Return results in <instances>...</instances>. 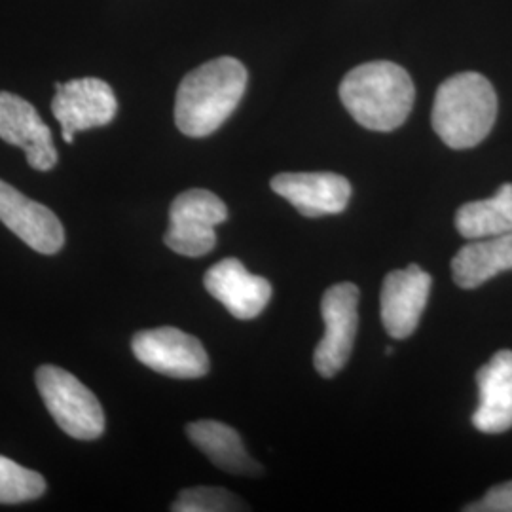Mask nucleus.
Segmentation results:
<instances>
[{"label":"nucleus","instance_id":"9b49d317","mask_svg":"<svg viewBox=\"0 0 512 512\" xmlns=\"http://www.w3.org/2000/svg\"><path fill=\"white\" fill-rule=\"evenodd\" d=\"M0 139L23 148L27 164L37 171H50L59 160L52 129L29 101L14 93L0 92Z\"/></svg>","mask_w":512,"mask_h":512},{"label":"nucleus","instance_id":"6e6552de","mask_svg":"<svg viewBox=\"0 0 512 512\" xmlns=\"http://www.w3.org/2000/svg\"><path fill=\"white\" fill-rule=\"evenodd\" d=\"M55 90L52 112L67 145L74 143L78 131L109 126L118 112L116 95L105 80L76 78L63 84L57 82Z\"/></svg>","mask_w":512,"mask_h":512},{"label":"nucleus","instance_id":"f3484780","mask_svg":"<svg viewBox=\"0 0 512 512\" xmlns=\"http://www.w3.org/2000/svg\"><path fill=\"white\" fill-rule=\"evenodd\" d=\"M456 228L469 241L512 232V184L499 186L488 200L461 205L456 213Z\"/></svg>","mask_w":512,"mask_h":512},{"label":"nucleus","instance_id":"1a4fd4ad","mask_svg":"<svg viewBox=\"0 0 512 512\" xmlns=\"http://www.w3.org/2000/svg\"><path fill=\"white\" fill-rule=\"evenodd\" d=\"M0 222L25 245L42 255H55L65 245V230L52 209L23 196L0 179Z\"/></svg>","mask_w":512,"mask_h":512},{"label":"nucleus","instance_id":"423d86ee","mask_svg":"<svg viewBox=\"0 0 512 512\" xmlns=\"http://www.w3.org/2000/svg\"><path fill=\"white\" fill-rule=\"evenodd\" d=\"M359 287L338 283L321 300L325 334L315 348L313 365L319 376L332 378L348 365L359 327Z\"/></svg>","mask_w":512,"mask_h":512},{"label":"nucleus","instance_id":"0eeeda50","mask_svg":"<svg viewBox=\"0 0 512 512\" xmlns=\"http://www.w3.org/2000/svg\"><path fill=\"white\" fill-rule=\"evenodd\" d=\"M139 363L169 378L196 380L209 372V357L202 342L175 327L141 330L131 340Z\"/></svg>","mask_w":512,"mask_h":512},{"label":"nucleus","instance_id":"f257e3e1","mask_svg":"<svg viewBox=\"0 0 512 512\" xmlns=\"http://www.w3.org/2000/svg\"><path fill=\"white\" fill-rule=\"evenodd\" d=\"M247 88V69L236 57H219L186 74L175 99V124L186 137L202 139L238 109Z\"/></svg>","mask_w":512,"mask_h":512},{"label":"nucleus","instance_id":"6ab92c4d","mask_svg":"<svg viewBox=\"0 0 512 512\" xmlns=\"http://www.w3.org/2000/svg\"><path fill=\"white\" fill-rule=\"evenodd\" d=\"M249 507L224 488H188L177 497L171 511L175 512H234Z\"/></svg>","mask_w":512,"mask_h":512},{"label":"nucleus","instance_id":"4468645a","mask_svg":"<svg viewBox=\"0 0 512 512\" xmlns=\"http://www.w3.org/2000/svg\"><path fill=\"white\" fill-rule=\"evenodd\" d=\"M478 406L473 425L480 433H505L512 427V351H497L476 374Z\"/></svg>","mask_w":512,"mask_h":512},{"label":"nucleus","instance_id":"a211bd4d","mask_svg":"<svg viewBox=\"0 0 512 512\" xmlns=\"http://www.w3.org/2000/svg\"><path fill=\"white\" fill-rule=\"evenodd\" d=\"M46 494L44 476L21 467L14 459L0 456V503L18 505Z\"/></svg>","mask_w":512,"mask_h":512},{"label":"nucleus","instance_id":"aec40b11","mask_svg":"<svg viewBox=\"0 0 512 512\" xmlns=\"http://www.w3.org/2000/svg\"><path fill=\"white\" fill-rule=\"evenodd\" d=\"M467 512H512V480L494 486L480 501L465 507Z\"/></svg>","mask_w":512,"mask_h":512},{"label":"nucleus","instance_id":"20e7f679","mask_svg":"<svg viewBox=\"0 0 512 512\" xmlns=\"http://www.w3.org/2000/svg\"><path fill=\"white\" fill-rule=\"evenodd\" d=\"M37 387L55 423L69 437L95 440L105 433L103 406L71 372L54 365L40 366Z\"/></svg>","mask_w":512,"mask_h":512},{"label":"nucleus","instance_id":"dca6fc26","mask_svg":"<svg viewBox=\"0 0 512 512\" xmlns=\"http://www.w3.org/2000/svg\"><path fill=\"white\" fill-rule=\"evenodd\" d=\"M186 435L211 463L232 475L256 476L262 467L245 452L236 429L220 421L202 420L186 425Z\"/></svg>","mask_w":512,"mask_h":512},{"label":"nucleus","instance_id":"f03ea898","mask_svg":"<svg viewBox=\"0 0 512 512\" xmlns=\"http://www.w3.org/2000/svg\"><path fill=\"white\" fill-rule=\"evenodd\" d=\"M414 82L401 65L372 61L349 71L340 84V99L366 129L401 128L414 107Z\"/></svg>","mask_w":512,"mask_h":512},{"label":"nucleus","instance_id":"39448f33","mask_svg":"<svg viewBox=\"0 0 512 512\" xmlns=\"http://www.w3.org/2000/svg\"><path fill=\"white\" fill-rule=\"evenodd\" d=\"M228 220V207L217 194L192 188L179 194L169 209L165 245L177 255L200 258L217 245L215 228Z\"/></svg>","mask_w":512,"mask_h":512},{"label":"nucleus","instance_id":"7ed1b4c3","mask_svg":"<svg viewBox=\"0 0 512 512\" xmlns=\"http://www.w3.org/2000/svg\"><path fill=\"white\" fill-rule=\"evenodd\" d=\"M497 95L488 78L459 73L440 84L433 105V129L450 148L465 150L482 143L494 128Z\"/></svg>","mask_w":512,"mask_h":512},{"label":"nucleus","instance_id":"f8f14e48","mask_svg":"<svg viewBox=\"0 0 512 512\" xmlns=\"http://www.w3.org/2000/svg\"><path fill=\"white\" fill-rule=\"evenodd\" d=\"M207 293L230 311L239 321L258 317L272 300V285L268 279L251 274L238 258H224L203 277Z\"/></svg>","mask_w":512,"mask_h":512},{"label":"nucleus","instance_id":"2eb2a0df","mask_svg":"<svg viewBox=\"0 0 512 512\" xmlns=\"http://www.w3.org/2000/svg\"><path fill=\"white\" fill-rule=\"evenodd\" d=\"M512 270V232L471 239L452 260L454 281L461 289H478L501 272Z\"/></svg>","mask_w":512,"mask_h":512},{"label":"nucleus","instance_id":"9d476101","mask_svg":"<svg viewBox=\"0 0 512 512\" xmlns=\"http://www.w3.org/2000/svg\"><path fill=\"white\" fill-rule=\"evenodd\" d=\"M431 275L418 264L389 272L380 294V315L391 338L404 340L414 334L429 302Z\"/></svg>","mask_w":512,"mask_h":512},{"label":"nucleus","instance_id":"ddd939ff","mask_svg":"<svg viewBox=\"0 0 512 512\" xmlns=\"http://www.w3.org/2000/svg\"><path fill=\"white\" fill-rule=\"evenodd\" d=\"M272 190L308 219L338 215L351 200V183L336 173H281Z\"/></svg>","mask_w":512,"mask_h":512}]
</instances>
